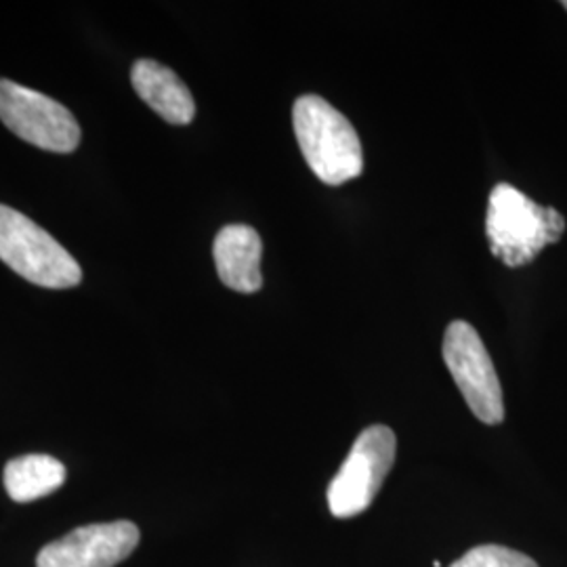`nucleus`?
I'll return each mask as SVG.
<instances>
[{
  "label": "nucleus",
  "instance_id": "f257e3e1",
  "mask_svg": "<svg viewBox=\"0 0 567 567\" xmlns=\"http://www.w3.org/2000/svg\"><path fill=\"white\" fill-rule=\"evenodd\" d=\"M486 231L494 257L507 267H524L564 236L566 219L513 185L498 183L487 200Z\"/></svg>",
  "mask_w": 567,
  "mask_h": 567
},
{
  "label": "nucleus",
  "instance_id": "f03ea898",
  "mask_svg": "<svg viewBox=\"0 0 567 567\" xmlns=\"http://www.w3.org/2000/svg\"><path fill=\"white\" fill-rule=\"evenodd\" d=\"M292 124L305 161L320 182L341 185L360 177L362 143L337 107L318 95H303L295 103Z\"/></svg>",
  "mask_w": 567,
  "mask_h": 567
},
{
  "label": "nucleus",
  "instance_id": "7ed1b4c3",
  "mask_svg": "<svg viewBox=\"0 0 567 567\" xmlns=\"http://www.w3.org/2000/svg\"><path fill=\"white\" fill-rule=\"evenodd\" d=\"M0 261L44 288H72L82 280L79 261L49 231L4 204H0Z\"/></svg>",
  "mask_w": 567,
  "mask_h": 567
},
{
  "label": "nucleus",
  "instance_id": "20e7f679",
  "mask_svg": "<svg viewBox=\"0 0 567 567\" xmlns=\"http://www.w3.org/2000/svg\"><path fill=\"white\" fill-rule=\"evenodd\" d=\"M398 440L385 425L368 426L351 447L341 471L328 487V507L339 519L370 507L395 463Z\"/></svg>",
  "mask_w": 567,
  "mask_h": 567
},
{
  "label": "nucleus",
  "instance_id": "39448f33",
  "mask_svg": "<svg viewBox=\"0 0 567 567\" xmlns=\"http://www.w3.org/2000/svg\"><path fill=\"white\" fill-rule=\"evenodd\" d=\"M444 360L471 412L486 425L505 421L503 386L486 344L466 322H452L444 334Z\"/></svg>",
  "mask_w": 567,
  "mask_h": 567
},
{
  "label": "nucleus",
  "instance_id": "423d86ee",
  "mask_svg": "<svg viewBox=\"0 0 567 567\" xmlns=\"http://www.w3.org/2000/svg\"><path fill=\"white\" fill-rule=\"evenodd\" d=\"M0 121L23 142L49 152L68 154L81 143V124L65 105L18 82L0 81Z\"/></svg>",
  "mask_w": 567,
  "mask_h": 567
},
{
  "label": "nucleus",
  "instance_id": "0eeeda50",
  "mask_svg": "<svg viewBox=\"0 0 567 567\" xmlns=\"http://www.w3.org/2000/svg\"><path fill=\"white\" fill-rule=\"evenodd\" d=\"M142 540L128 519L76 527L60 540L41 548L37 567H116Z\"/></svg>",
  "mask_w": 567,
  "mask_h": 567
},
{
  "label": "nucleus",
  "instance_id": "6e6552de",
  "mask_svg": "<svg viewBox=\"0 0 567 567\" xmlns=\"http://www.w3.org/2000/svg\"><path fill=\"white\" fill-rule=\"evenodd\" d=\"M215 265L221 282L244 295L261 290V257L264 244L261 236L248 225H225L217 234L215 246Z\"/></svg>",
  "mask_w": 567,
  "mask_h": 567
},
{
  "label": "nucleus",
  "instance_id": "1a4fd4ad",
  "mask_svg": "<svg viewBox=\"0 0 567 567\" xmlns=\"http://www.w3.org/2000/svg\"><path fill=\"white\" fill-rule=\"evenodd\" d=\"M133 89L143 102L171 124H189L196 116V103L185 82L163 63L140 60L131 70Z\"/></svg>",
  "mask_w": 567,
  "mask_h": 567
},
{
  "label": "nucleus",
  "instance_id": "9d476101",
  "mask_svg": "<svg viewBox=\"0 0 567 567\" xmlns=\"http://www.w3.org/2000/svg\"><path fill=\"white\" fill-rule=\"evenodd\" d=\"M65 465L49 454H25L9 461L2 480L4 489L16 503H32L53 494L65 484Z\"/></svg>",
  "mask_w": 567,
  "mask_h": 567
},
{
  "label": "nucleus",
  "instance_id": "9b49d317",
  "mask_svg": "<svg viewBox=\"0 0 567 567\" xmlns=\"http://www.w3.org/2000/svg\"><path fill=\"white\" fill-rule=\"evenodd\" d=\"M450 567H538V564L519 550L498 545H482L471 548Z\"/></svg>",
  "mask_w": 567,
  "mask_h": 567
},
{
  "label": "nucleus",
  "instance_id": "f8f14e48",
  "mask_svg": "<svg viewBox=\"0 0 567 567\" xmlns=\"http://www.w3.org/2000/svg\"><path fill=\"white\" fill-rule=\"evenodd\" d=\"M561 7H564V9H566L567 11V0H564V2H561Z\"/></svg>",
  "mask_w": 567,
  "mask_h": 567
}]
</instances>
